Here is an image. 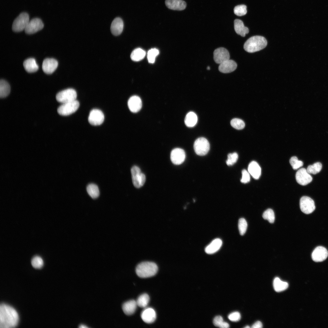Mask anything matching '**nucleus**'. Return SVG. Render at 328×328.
Returning <instances> with one entry per match:
<instances>
[{
    "mask_svg": "<svg viewBox=\"0 0 328 328\" xmlns=\"http://www.w3.org/2000/svg\"><path fill=\"white\" fill-rule=\"evenodd\" d=\"M19 321V316L16 311L12 307L2 303L0 306V328H11L15 327Z\"/></svg>",
    "mask_w": 328,
    "mask_h": 328,
    "instance_id": "obj_1",
    "label": "nucleus"
},
{
    "mask_svg": "<svg viewBox=\"0 0 328 328\" xmlns=\"http://www.w3.org/2000/svg\"><path fill=\"white\" fill-rule=\"evenodd\" d=\"M267 44V41L264 37L255 36L251 37L246 41L244 48L248 52L254 53L264 48Z\"/></svg>",
    "mask_w": 328,
    "mask_h": 328,
    "instance_id": "obj_2",
    "label": "nucleus"
},
{
    "mask_svg": "<svg viewBox=\"0 0 328 328\" xmlns=\"http://www.w3.org/2000/svg\"><path fill=\"white\" fill-rule=\"evenodd\" d=\"M158 270L157 265L154 262L144 261L138 264L136 268L137 275L142 278H147L155 275Z\"/></svg>",
    "mask_w": 328,
    "mask_h": 328,
    "instance_id": "obj_3",
    "label": "nucleus"
},
{
    "mask_svg": "<svg viewBox=\"0 0 328 328\" xmlns=\"http://www.w3.org/2000/svg\"><path fill=\"white\" fill-rule=\"evenodd\" d=\"M28 14L26 12L20 14L14 21L12 29L15 32H19L25 30L29 22Z\"/></svg>",
    "mask_w": 328,
    "mask_h": 328,
    "instance_id": "obj_4",
    "label": "nucleus"
},
{
    "mask_svg": "<svg viewBox=\"0 0 328 328\" xmlns=\"http://www.w3.org/2000/svg\"><path fill=\"white\" fill-rule=\"evenodd\" d=\"M131 173L134 186L138 188L142 187L145 182L146 177L139 168L135 166H133L131 169Z\"/></svg>",
    "mask_w": 328,
    "mask_h": 328,
    "instance_id": "obj_5",
    "label": "nucleus"
},
{
    "mask_svg": "<svg viewBox=\"0 0 328 328\" xmlns=\"http://www.w3.org/2000/svg\"><path fill=\"white\" fill-rule=\"evenodd\" d=\"M79 105V102L76 100L63 103L58 108L57 112L61 115L67 116L75 112Z\"/></svg>",
    "mask_w": 328,
    "mask_h": 328,
    "instance_id": "obj_6",
    "label": "nucleus"
},
{
    "mask_svg": "<svg viewBox=\"0 0 328 328\" xmlns=\"http://www.w3.org/2000/svg\"><path fill=\"white\" fill-rule=\"evenodd\" d=\"M77 97L76 91L73 89L68 88L58 93L56 99L57 101L63 104L75 101Z\"/></svg>",
    "mask_w": 328,
    "mask_h": 328,
    "instance_id": "obj_7",
    "label": "nucleus"
},
{
    "mask_svg": "<svg viewBox=\"0 0 328 328\" xmlns=\"http://www.w3.org/2000/svg\"><path fill=\"white\" fill-rule=\"evenodd\" d=\"M194 149L196 153L199 155H206L210 149V146L208 141L205 138L200 137L194 142Z\"/></svg>",
    "mask_w": 328,
    "mask_h": 328,
    "instance_id": "obj_8",
    "label": "nucleus"
},
{
    "mask_svg": "<svg viewBox=\"0 0 328 328\" xmlns=\"http://www.w3.org/2000/svg\"><path fill=\"white\" fill-rule=\"evenodd\" d=\"M300 207L302 211L306 214L313 212L315 209L314 201L307 196L302 197L300 200Z\"/></svg>",
    "mask_w": 328,
    "mask_h": 328,
    "instance_id": "obj_9",
    "label": "nucleus"
},
{
    "mask_svg": "<svg viewBox=\"0 0 328 328\" xmlns=\"http://www.w3.org/2000/svg\"><path fill=\"white\" fill-rule=\"evenodd\" d=\"M44 25L39 19L35 18L29 21L25 29V32L28 34H32L42 29Z\"/></svg>",
    "mask_w": 328,
    "mask_h": 328,
    "instance_id": "obj_10",
    "label": "nucleus"
},
{
    "mask_svg": "<svg viewBox=\"0 0 328 328\" xmlns=\"http://www.w3.org/2000/svg\"><path fill=\"white\" fill-rule=\"evenodd\" d=\"M104 115L101 110L97 109L92 110L88 118L89 123L93 125H98L103 122Z\"/></svg>",
    "mask_w": 328,
    "mask_h": 328,
    "instance_id": "obj_11",
    "label": "nucleus"
},
{
    "mask_svg": "<svg viewBox=\"0 0 328 328\" xmlns=\"http://www.w3.org/2000/svg\"><path fill=\"white\" fill-rule=\"evenodd\" d=\"M296 178L297 182L302 186L309 184L313 179L312 176L308 173L306 169L304 168H301L297 172Z\"/></svg>",
    "mask_w": 328,
    "mask_h": 328,
    "instance_id": "obj_12",
    "label": "nucleus"
},
{
    "mask_svg": "<svg viewBox=\"0 0 328 328\" xmlns=\"http://www.w3.org/2000/svg\"><path fill=\"white\" fill-rule=\"evenodd\" d=\"M230 55L228 51L224 47H220L214 52V59L217 64H220L229 59Z\"/></svg>",
    "mask_w": 328,
    "mask_h": 328,
    "instance_id": "obj_13",
    "label": "nucleus"
},
{
    "mask_svg": "<svg viewBox=\"0 0 328 328\" xmlns=\"http://www.w3.org/2000/svg\"><path fill=\"white\" fill-rule=\"evenodd\" d=\"M185 153L183 149L176 148L173 149L171 151L170 159L173 163L179 165L183 162L185 159Z\"/></svg>",
    "mask_w": 328,
    "mask_h": 328,
    "instance_id": "obj_14",
    "label": "nucleus"
},
{
    "mask_svg": "<svg viewBox=\"0 0 328 328\" xmlns=\"http://www.w3.org/2000/svg\"><path fill=\"white\" fill-rule=\"evenodd\" d=\"M328 256L327 250L324 247L319 246L316 247L312 254V258L315 262H321L325 260Z\"/></svg>",
    "mask_w": 328,
    "mask_h": 328,
    "instance_id": "obj_15",
    "label": "nucleus"
},
{
    "mask_svg": "<svg viewBox=\"0 0 328 328\" xmlns=\"http://www.w3.org/2000/svg\"><path fill=\"white\" fill-rule=\"evenodd\" d=\"M58 63L53 58H46L44 60L42 64V69L44 72L48 74L52 73L56 69Z\"/></svg>",
    "mask_w": 328,
    "mask_h": 328,
    "instance_id": "obj_16",
    "label": "nucleus"
},
{
    "mask_svg": "<svg viewBox=\"0 0 328 328\" xmlns=\"http://www.w3.org/2000/svg\"><path fill=\"white\" fill-rule=\"evenodd\" d=\"M128 105L130 111L133 113L139 111L142 107V101L141 98L138 96L134 95L129 99Z\"/></svg>",
    "mask_w": 328,
    "mask_h": 328,
    "instance_id": "obj_17",
    "label": "nucleus"
},
{
    "mask_svg": "<svg viewBox=\"0 0 328 328\" xmlns=\"http://www.w3.org/2000/svg\"><path fill=\"white\" fill-rule=\"evenodd\" d=\"M141 317L145 322L151 323L154 322L156 319V312L153 308H147L142 312Z\"/></svg>",
    "mask_w": 328,
    "mask_h": 328,
    "instance_id": "obj_18",
    "label": "nucleus"
},
{
    "mask_svg": "<svg viewBox=\"0 0 328 328\" xmlns=\"http://www.w3.org/2000/svg\"><path fill=\"white\" fill-rule=\"evenodd\" d=\"M237 67V64L234 61L229 59L220 64L218 69L221 72L228 73L234 71Z\"/></svg>",
    "mask_w": 328,
    "mask_h": 328,
    "instance_id": "obj_19",
    "label": "nucleus"
},
{
    "mask_svg": "<svg viewBox=\"0 0 328 328\" xmlns=\"http://www.w3.org/2000/svg\"><path fill=\"white\" fill-rule=\"evenodd\" d=\"M165 4L169 9L176 10H182L186 7V2L182 0H166Z\"/></svg>",
    "mask_w": 328,
    "mask_h": 328,
    "instance_id": "obj_20",
    "label": "nucleus"
},
{
    "mask_svg": "<svg viewBox=\"0 0 328 328\" xmlns=\"http://www.w3.org/2000/svg\"><path fill=\"white\" fill-rule=\"evenodd\" d=\"M123 27L124 24L122 19L119 17L116 18L113 20L111 24V32L114 36H118L122 32Z\"/></svg>",
    "mask_w": 328,
    "mask_h": 328,
    "instance_id": "obj_21",
    "label": "nucleus"
},
{
    "mask_svg": "<svg viewBox=\"0 0 328 328\" xmlns=\"http://www.w3.org/2000/svg\"><path fill=\"white\" fill-rule=\"evenodd\" d=\"M222 244V242L220 239H215L206 247L205 251L207 254H214L220 249Z\"/></svg>",
    "mask_w": 328,
    "mask_h": 328,
    "instance_id": "obj_22",
    "label": "nucleus"
},
{
    "mask_svg": "<svg viewBox=\"0 0 328 328\" xmlns=\"http://www.w3.org/2000/svg\"><path fill=\"white\" fill-rule=\"evenodd\" d=\"M261 168L257 162H251L249 164L248 171L250 174L255 179H258L261 175Z\"/></svg>",
    "mask_w": 328,
    "mask_h": 328,
    "instance_id": "obj_23",
    "label": "nucleus"
},
{
    "mask_svg": "<svg viewBox=\"0 0 328 328\" xmlns=\"http://www.w3.org/2000/svg\"><path fill=\"white\" fill-rule=\"evenodd\" d=\"M137 305L136 301L131 300L124 303L122 306L124 313L128 315L133 314L135 312Z\"/></svg>",
    "mask_w": 328,
    "mask_h": 328,
    "instance_id": "obj_24",
    "label": "nucleus"
},
{
    "mask_svg": "<svg viewBox=\"0 0 328 328\" xmlns=\"http://www.w3.org/2000/svg\"><path fill=\"white\" fill-rule=\"evenodd\" d=\"M234 29L236 33L243 37L248 33V28L244 26L243 22L239 19H236L234 21Z\"/></svg>",
    "mask_w": 328,
    "mask_h": 328,
    "instance_id": "obj_25",
    "label": "nucleus"
},
{
    "mask_svg": "<svg viewBox=\"0 0 328 328\" xmlns=\"http://www.w3.org/2000/svg\"><path fill=\"white\" fill-rule=\"evenodd\" d=\"M23 65L25 70L29 73L35 72L39 69V66L35 60L33 58H29L25 60L23 62Z\"/></svg>",
    "mask_w": 328,
    "mask_h": 328,
    "instance_id": "obj_26",
    "label": "nucleus"
},
{
    "mask_svg": "<svg viewBox=\"0 0 328 328\" xmlns=\"http://www.w3.org/2000/svg\"><path fill=\"white\" fill-rule=\"evenodd\" d=\"M197 117L196 114L193 112H190L186 115L184 122L186 125L189 127L194 126L196 124Z\"/></svg>",
    "mask_w": 328,
    "mask_h": 328,
    "instance_id": "obj_27",
    "label": "nucleus"
},
{
    "mask_svg": "<svg viewBox=\"0 0 328 328\" xmlns=\"http://www.w3.org/2000/svg\"><path fill=\"white\" fill-rule=\"evenodd\" d=\"M273 285L275 291L280 292L286 289L289 285L287 282L281 281L278 277H276L274 280Z\"/></svg>",
    "mask_w": 328,
    "mask_h": 328,
    "instance_id": "obj_28",
    "label": "nucleus"
},
{
    "mask_svg": "<svg viewBox=\"0 0 328 328\" xmlns=\"http://www.w3.org/2000/svg\"><path fill=\"white\" fill-rule=\"evenodd\" d=\"M145 55V51L140 48H137L132 52L130 56L132 60L138 61L142 60Z\"/></svg>",
    "mask_w": 328,
    "mask_h": 328,
    "instance_id": "obj_29",
    "label": "nucleus"
},
{
    "mask_svg": "<svg viewBox=\"0 0 328 328\" xmlns=\"http://www.w3.org/2000/svg\"><path fill=\"white\" fill-rule=\"evenodd\" d=\"M10 86L5 80H1L0 81V97L3 98L7 97L9 94Z\"/></svg>",
    "mask_w": 328,
    "mask_h": 328,
    "instance_id": "obj_30",
    "label": "nucleus"
},
{
    "mask_svg": "<svg viewBox=\"0 0 328 328\" xmlns=\"http://www.w3.org/2000/svg\"><path fill=\"white\" fill-rule=\"evenodd\" d=\"M87 190L88 194L93 199L97 198L99 195V191L97 186L93 183L89 184Z\"/></svg>",
    "mask_w": 328,
    "mask_h": 328,
    "instance_id": "obj_31",
    "label": "nucleus"
},
{
    "mask_svg": "<svg viewBox=\"0 0 328 328\" xmlns=\"http://www.w3.org/2000/svg\"><path fill=\"white\" fill-rule=\"evenodd\" d=\"M149 296L147 294H142L138 297L136 301L137 306L141 308H145L149 303Z\"/></svg>",
    "mask_w": 328,
    "mask_h": 328,
    "instance_id": "obj_32",
    "label": "nucleus"
},
{
    "mask_svg": "<svg viewBox=\"0 0 328 328\" xmlns=\"http://www.w3.org/2000/svg\"><path fill=\"white\" fill-rule=\"evenodd\" d=\"M322 166V165L320 162H317L312 165H309L306 170L309 174H316L320 172Z\"/></svg>",
    "mask_w": 328,
    "mask_h": 328,
    "instance_id": "obj_33",
    "label": "nucleus"
},
{
    "mask_svg": "<svg viewBox=\"0 0 328 328\" xmlns=\"http://www.w3.org/2000/svg\"><path fill=\"white\" fill-rule=\"evenodd\" d=\"M263 218L267 220L271 223L274 222L275 220V214L273 210L271 209H268L265 211L262 215Z\"/></svg>",
    "mask_w": 328,
    "mask_h": 328,
    "instance_id": "obj_34",
    "label": "nucleus"
},
{
    "mask_svg": "<svg viewBox=\"0 0 328 328\" xmlns=\"http://www.w3.org/2000/svg\"><path fill=\"white\" fill-rule=\"evenodd\" d=\"M159 53V50L156 48H152L149 50L147 55L149 63H154L156 57Z\"/></svg>",
    "mask_w": 328,
    "mask_h": 328,
    "instance_id": "obj_35",
    "label": "nucleus"
},
{
    "mask_svg": "<svg viewBox=\"0 0 328 328\" xmlns=\"http://www.w3.org/2000/svg\"><path fill=\"white\" fill-rule=\"evenodd\" d=\"M231 124L234 128L238 130L243 129L245 127V123L241 119L235 118L232 119L231 121Z\"/></svg>",
    "mask_w": 328,
    "mask_h": 328,
    "instance_id": "obj_36",
    "label": "nucleus"
},
{
    "mask_svg": "<svg viewBox=\"0 0 328 328\" xmlns=\"http://www.w3.org/2000/svg\"><path fill=\"white\" fill-rule=\"evenodd\" d=\"M43 261L39 256H36L32 258L31 260V264L35 268L39 269L43 265Z\"/></svg>",
    "mask_w": 328,
    "mask_h": 328,
    "instance_id": "obj_37",
    "label": "nucleus"
},
{
    "mask_svg": "<svg viewBox=\"0 0 328 328\" xmlns=\"http://www.w3.org/2000/svg\"><path fill=\"white\" fill-rule=\"evenodd\" d=\"M248 226L247 223L244 218H240L238 220V227L240 234L243 235L246 232Z\"/></svg>",
    "mask_w": 328,
    "mask_h": 328,
    "instance_id": "obj_38",
    "label": "nucleus"
},
{
    "mask_svg": "<svg viewBox=\"0 0 328 328\" xmlns=\"http://www.w3.org/2000/svg\"><path fill=\"white\" fill-rule=\"evenodd\" d=\"M247 6L244 5H239L236 6L234 9V14L238 16L245 15L247 12Z\"/></svg>",
    "mask_w": 328,
    "mask_h": 328,
    "instance_id": "obj_39",
    "label": "nucleus"
},
{
    "mask_svg": "<svg viewBox=\"0 0 328 328\" xmlns=\"http://www.w3.org/2000/svg\"><path fill=\"white\" fill-rule=\"evenodd\" d=\"M289 162L292 168L294 170L298 169L302 166L303 164L302 161L299 160L298 158L295 156H292L290 158Z\"/></svg>",
    "mask_w": 328,
    "mask_h": 328,
    "instance_id": "obj_40",
    "label": "nucleus"
},
{
    "mask_svg": "<svg viewBox=\"0 0 328 328\" xmlns=\"http://www.w3.org/2000/svg\"><path fill=\"white\" fill-rule=\"evenodd\" d=\"M238 155L236 152L229 153L227 155L226 162L228 166H231L235 163L237 160Z\"/></svg>",
    "mask_w": 328,
    "mask_h": 328,
    "instance_id": "obj_41",
    "label": "nucleus"
},
{
    "mask_svg": "<svg viewBox=\"0 0 328 328\" xmlns=\"http://www.w3.org/2000/svg\"><path fill=\"white\" fill-rule=\"evenodd\" d=\"M228 318L231 321L233 322H237L239 321L241 318L240 313L238 312H234L230 314L228 316Z\"/></svg>",
    "mask_w": 328,
    "mask_h": 328,
    "instance_id": "obj_42",
    "label": "nucleus"
},
{
    "mask_svg": "<svg viewBox=\"0 0 328 328\" xmlns=\"http://www.w3.org/2000/svg\"><path fill=\"white\" fill-rule=\"evenodd\" d=\"M242 177L241 179V183H246L250 181V173L245 169H243L242 171Z\"/></svg>",
    "mask_w": 328,
    "mask_h": 328,
    "instance_id": "obj_43",
    "label": "nucleus"
},
{
    "mask_svg": "<svg viewBox=\"0 0 328 328\" xmlns=\"http://www.w3.org/2000/svg\"><path fill=\"white\" fill-rule=\"evenodd\" d=\"M223 321V317L221 316H217L214 319L213 323L215 326L219 327Z\"/></svg>",
    "mask_w": 328,
    "mask_h": 328,
    "instance_id": "obj_44",
    "label": "nucleus"
},
{
    "mask_svg": "<svg viewBox=\"0 0 328 328\" xmlns=\"http://www.w3.org/2000/svg\"><path fill=\"white\" fill-rule=\"evenodd\" d=\"M262 327V323L260 321H257L252 326L253 328H261Z\"/></svg>",
    "mask_w": 328,
    "mask_h": 328,
    "instance_id": "obj_45",
    "label": "nucleus"
},
{
    "mask_svg": "<svg viewBox=\"0 0 328 328\" xmlns=\"http://www.w3.org/2000/svg\"><path fill=\"white\" fill-rule=\"evenodd\" d=\"M229 327V324L227 322L223 321L219 326L221 328H228Z\"/></svg>",
    "mask_w": 328,
    "mask_h": 328,
    "instance_id": "obj_46",
    "label": "nucleus"
},
{
    "mask_svg": "<svg viewBox=\"0 0 328 328\" xmlns=\"http://www.w3.org/2000/svg\"><path fill=\"white\" fill-rule=\"evenodd\" d=\"M79 327L80 328H88V327L87 326H86V325H84V324H81V325H80L79 326Z\"/></svg>",
    "mask_w": 328,
    "mask_h": 328,
    "instance_id": "obj_47",
    "label": "nucleus"
},
{
    "mask_svg": "<svg viewBox=\"0 0 328 328\" xmlns=\"http://www.w3.org/2000/svg\"><path fill=\"white\" fill-rule=\"evenodd\" d=\"M207 70H210V66H208V67H207Z\"/></svg>",
    "mask_w": 328,
    "mask_h": 328,
    "instance_id": "obj_48",
    "label": "nucleus"
},
{
    "mask_svg": "<svg viewBox=\"0 0 328 328\" xmlns=\"http://www.w3.org/2000/svg\"><path fill=\"white\" fill-rule=\"evenodd\" d=\"M244 328H250V327L249 326H245L244 327Z\"/></svg>",
    "mask_w": 328,
    "mask_h": 328,
    "instance_id": "obj_49",
    "label": "nucleus"
}]
</instances>
